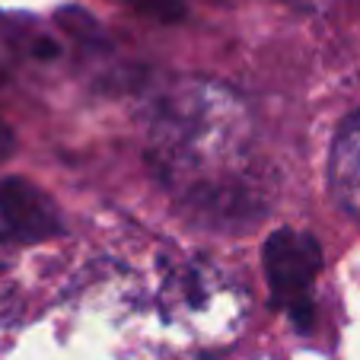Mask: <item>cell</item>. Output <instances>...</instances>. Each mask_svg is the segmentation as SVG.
Returning <instances> with one entry per match:
<instances>
[{
	"label": "cell",
	"instance_id": "6da1fadb",
	"mask_svg": "<svg viewBox=\"0 0 360 360\" xmlns=\"http://www.w3.org/2000/svg\"><path fill=\"white\" fill-rule=\"evenodd\" d=\"M322 268V249L309 233L274 230L265 243V278L278 306H290L309 300V284Z\"/></svg>",
	"mask_w": 360,
	"mask_h": 360
},
{
	"label": "cell",
	"instance_id": "7a4b0ae2",
	"mask_svg": "<svg viewBox=\"0 0 360 360\" xmlns=\"http://www.w3.org/2000/svg\"><path fill=\"white\" fill-rule=\"evenodd\" d=\"M0 217L7 230L29 243H41L61 233L55 201L45 195L35 182L20 176H10L0 182Z\"/></svg>",
	"mask_w": 360,
	"mask_h": 360
},
{
	"label": "cell",
	"instance_id": "3957f363",
	"mask_svg": "<svg viewBox=\"0 0 360 360\" xmlns=\"http://www.w3.org/2000/svg\"><path fill=\"white\" fill-rule=\"evenodd\" d=\"M328 188L347 214L360 217V112L345 118L328 153Z\"/></svg>",
	"mask_w": 360,
	"mask_h": 360
},
{
	"label": "cell",
	"instance_id": "277c9868",
	"mask_svg": "<svg viewBox=\"0 0 360 360\" xmlns=\"http://www.w3.org/2000/svg\"><path fill=\"white\" fill-rule=\"evenodd\" d=\"M55 20H58V26L70 35V39L83 41V45H89V41H102L99 22H96L93 13H86L83 7H61Z\"/></svg>",
	"mask_w": 360,
	"mask_h": 360
},
{
	"label": "cell",
	"instance_id": "5b68a950",
	"mask_svg": "<svg viewBox=\"0 0 360 360\" xmlns=\"http://www.w3.org/2000/svg\"><path fill=\"white\" fill-rule=\"evenodd\" d=\"M134 13L157 22H182L185 20V0H124Z\"/></svg>",
	"mask_w": 360,
	"mask_h": 360
},
{
	"label": "cell",
	"instance_id": "8992f818",
	"mask_svg": "<svg viewBox=\"0 0 360 360\" xmlns=\"http://www.w3.org/2000/svg\"><path fill=\"white\" fill-rule=\"evenodd\" d=\"M13 150H16V134H13V128L0 118V160H7Z\"/></svg>",
	"mask_w": 360,
	"mask_h": 360
},
{
	"label": "cell",
	"instance_id": "52a82bcc",
	"mask_svg": "<svg viewBox=\"0 0 360 360\" xmlns=\"http://www.w3.org/2000/svg\"><path fill=\"white\" fill-rule=\"evenodd\" d=\"M0 83H4V74H0Z\"/></svg>",
	"mask_w": 360,
	"mask_h": 360
}]
</instances>
